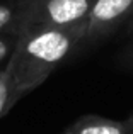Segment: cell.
I'll use <instances>...</instances> for the list:
<instances>
[{
	"mask_svg": "<svg viewBox=\"0 0 133 134\" xmlns=\"http://www.w3.org/2000/svg\"><path fill=\"white\" fill-rule=\"evenodd\" d=\"M126 34L128 36H133V15L128 19V22H126Z\"/></svg>",
	"mask_w": 133,
	"mask_h": 134,
	"instance_id": "9c48e42d",
	"label": "cell"
},
{
	"mask_svg": "<svg viewBox=\"0 0 133 134\" xmlns=\"http://www.w3.org/2000/svg\"><path fill=\"white\" fill-rule=\"evenodd\" d=\"M125 122H126V127H128V134H133V114Z\"/></svg>",
	"mask_w": 133,
	"mask_h": 134,
	"instance_id": "30bf717a",
	"label": "cell"
},
{
	"mask_svg": "<svg viewBox=\"0 0 133 134\" xmlns=\"http://www.w3.org/2000/svg\"><path fill=\"white\" fill-rule=\"evenodd\" d=\"M66 129L72 134H128L125 121H114L96 114L82 115Z\"/></svg>",
	"mask_w": 133,
	"mask_h": 134,
	"instance_id": "277c9868",
	"label": "cell"
},
{
	"mask_svg": "<svg viewBox=\"0 0 133 134\" xmlns=\"http://www.w3.org/2000/svg\"><path fill=\"white\" fill-rule=\"evenodd\" d=\"M133 15V0H96L87 19L85 39L96 43L113 34Z\"/></svg>",
	"mask_w": 133,
	"mask_h": 134,
	"instance_id": "3957f363",
	"label": "cell"
},
{
	"mask_svg": "<svg viewBox=\"0 0 133 134\" xmlns=\"http://www.w3.org/2000/svg\"><path fill=\"white\" fill-rule=\"evenodd\" d=\"M26 27H72L87 24L96 0H22Z\"/></svg>",
	"mask_w": 133,
	"mask_h": 134,
	"instance_id": "7a4b0ae2",
	"label": "cell"
},
{
	"mask_svg": "<svg viewBox=\"0 0 133 134\" xmlns=\"http://www.w3.org/2000/svg\"><path fill=\"white\" fill-rule=\"evenodd\" d=\"M62 134H72V132H70V131H68V129H65V131H63V132H62Z\"/></svg>",
	"mask_w": 133,
	"mask_h": 134,
	"instance_id": "8fae6325",
	"label": "cell"
},
{
	"mask_svg": "<svg viewBox=\"0 0 133 134\" xmlns=\"http://www.w3.org/2000/svg\"><path fill=\"white\" fill-rule=\"evenodd\" d=\"M118 61H120V65L126 66V68H131L133 70V41L131 43H128L125 46V49L118 54Z\"/></svg>",
	"mask_w": 133,
	"mask_h": 134,
	"instance_id": "ba28073f",
	"label": "cell"
},
{
	"mask_svg": "<svg viewBox=\"0 0 133 134\" xmlns=\"http://www.w3.org/2000/svg\"><path fill=\"white\" fill-rule=\"evenodd\" d=\"M17 39H19L17 34H0V63L5 59L9 61V58L16 49Z\"/></svg>",
	"mask_w": 133,
	"mask_h": 134,
	"instance_id": "52a82bcc",
	"label": "cell"
},
{
	"mask_svg": "<svg viewBox=\"0 0 133 134\" xmlns=\"http://www.w3.org/2000/svg\"><path fill=\"white\" fill-rule=\"evenodd\" d=\"M87 24L72 27H27L19 34L7 61L12 75L14 100L43 85L57 66L85 39Z\"/></svg>",
	"mask_w": 133,
	"mask_h": 134,
	"instance_id": "6da1fadb",
	"label": "cell"
},
{
	"mask_svg": "<svg viewBox=\"0 0 133 134\" xmlns=\"http://www.w3.org/2000/svg\"><path fill=\"white\" fill-rule=\"evenodd\" d=\"M16 105L14 100V87H12V75L9 66L0 70V119Z\"/></svg>",
	"mask_w": 133,
	"mask_h": 134,
	"instance_id": "8992f818",
	"label": "cell"
},
{
	"mask_svg": "<svg viewBox=\"0 0 133 134\" xmlns=\"http://www.w3.org/2000/svg\"><path fill=\"white\" fill-rule=\"evenodd\" d=\"M26 27V10L24 2L2 3L0 2V34H17Z\"/></svg>",
	"mask_w": 133,
	"mask_h": 134,
	"instance_id": "5b68a950",
	"label": "cell"
}]
</instances>
